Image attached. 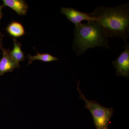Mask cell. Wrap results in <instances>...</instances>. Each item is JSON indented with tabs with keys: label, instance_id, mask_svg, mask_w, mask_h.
Instances as JSON below:
<instances>
[{
	"label": "cell",
	"instance_id": "cell-12",
	"mask_svg": "<svg viewBox=\"0 0 129 129\" xmlns=\"http://www.w3.org/2000/svg\"><path fill=\"white\" fill-rule=\"evenodd\" d=\"M3 45L2 43V40L0 39V47Z\"/></svg>",
	"mask_w": 129,
	"mask_h": 129
},
{
	"label": "cell",
	"instance_id": "cell-5",
	"mask_svg": "<svg viewBox=\"0 0 129 129\" xmlns=\"http://www.w3.org/2000/svg\"><path fill=\"white\" fill-rule=\"evenodd\" d=\"M61 12L66 16L70 22L74 23L75 26L81 23V22L84 20L88 22L94 21V18L90 13L83 12L75 8L62 7L61 8Z\"/></svg>",
	"mask_w": 129,
	"mask_h": 129
},
{
	"label": "cell",
	"instance_id": "cell-6",
	"mask_svg": "<svg viewBox=\"0 0 129 129\" xmlns=\"http://www.w3.org/2000/svg\"><path fill=\"white\" fill-rule=\"evenodd\" d=\"M2 51V57L0 58V75L2 76L8 72L21 67L19 63L13 59L10 54V49H5L3 45L0 47Z\"/></svg>",
	"mask_w": 129,
	"mask_h": 129
},
{
	"label": "cell",
	"instance_id": "cell-8",
	"mask_svg": "<svg viewBox=\"0 0 129 129\" xmlns=\"http://www.w3.org/2000/svg\"><path fill=\"white\" fill-rule=\"evenodd\" d=\"M6 30L10 36L14 37V39L22 37L25 34L23 25L17 21L12 22L8 25Z\"/></svg>",
	"mask_w": 129,
	"mask_h": 129
},
{
	"label": "cell",
	"instance_id": "cell-4",
	"mask_svg": "<svg viewBox=\"0 0 129 129\" xmlns=\"http://www.w3.org/2000/svg\"><path fill=\"white\" fill-rule=\"evenodd\" d=\"M124 50L112 63L115 69L117 76L127 79L129 77V44L126 43L123 47Z\"/></svg>",
	"mask_w": 129,
	"mask_h": 129
},
{
	"label": "cell",
	"instance_id": "cell-7",
	"mask_svg": "<svg viewBox=\"0 0 129 129\" xmlns=\"http://www.w3.org/2000/svg\"><path fill=\"white\" fill-rule=\"evenodd\" d=\"M3 6L8 7L16 12L19 16H24L27 12L29 7L23 0H3Z\"/></svg>",
	"mask_w": 129,
	"mask_h": 129
},
{
	"label": "cell",
	"instance_id": "cell-3",
	"mask_svg": "<svg viewBox=\"0 0 129 129\" xmlns=\"http://www.w3.org/2000/svg\"><path fill=\"white\" fill-rule=\"evenodd\" d=\"M77 86V89L80 95L79 98L84 101L85 108L91 113L96 128L108 129L110 120L113 114V109L103 107L95 101H89L86 99L80 90L79 82H78Z\"/></svg>",
	"mask_w": 129,
	"mask_h": 129
},
{
	"label": "cell",
	"instance_id": "cell-11",
	"mask_svg": "<svg viewBox=\"0 0 129 129\" xmlns=\"http://www.w3.org/2000/svg\"><path fill=\"white\" fill-rule=\"evenodd\" d=\"M4 7V6H3V5H0V21H1V18H2L3 16V13L2 10L3 8ZM4 36H5L2 34L1 30H0V37H1V39L2 40L3 37H4Z\"/></svg>",
	"mask_w": 129,
	"mask_h": 129
},
{
	"label": "cell",
	"instance_id": "cell-2",
	"mask_svg": "<svg viewBox=\"0 0 129 129\" xmlns=\"http://www.w3.org/2000/svg\"><path fill=\"white\" fill-rule=\"evenodd\" d=\"M74 40L73 49L77 56L85 53L88 49L97 47L110 49L108 37L101 26L95 21L81 23L74 28Z\"/></svg>",
	"mask_w": 129,
	"mask_h": 129
},
{
	"label": "cell",
	"instance_id": "cell-9",
	"mask_svg": "<svg viewBox=\"0 0 129 129\" xmlns=\"http://www.w3.org/2000/svg\"><path fill=\"white\" fill-rule=\"evenodd\" d=\"M13 48L12 51H10V54L13 60L17 62L25 60L24 53L21 49L22 44L16 39H13Z\"/></svg>",
	"mask_w": 129,
	"mask_h": 129
},
{
	"label": "cell",
	"instance_id": "cell-10",
	"mask_svg": "<svg viewBox=\"0 0 129 129\" xmlns=\"http://www.w3.org/2000/svg\"><path fill=\"white\" fill-rule=\"evenodd\" d=\"M36 51L37 52V55H36L31 56L29 54H28V57H26L29 60L28 65L31 64L33 61L36 60H40L45 62H51L58 60L57 58L50 54L48 53H40L36 50Z\"/></svg>",
	"mask_w": 129,
	"mask_h": 129
},
{
	"label": "cell",
	"instance_id": "cell-1",
	"mask_svg": "<svg viewBox=\"0 0 129 129\" xmlns=\"http://www.w3.org/2000/svg\"><path fill=\"white\" fill-rule=\"evenodd\" d=\"M107 37H119L127 43L129 36V3L114 7H96L90 13Z\"/></svg>",
	"mask_w": 129,
	"mask_h": 129
}]
</instances>
